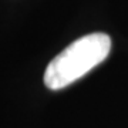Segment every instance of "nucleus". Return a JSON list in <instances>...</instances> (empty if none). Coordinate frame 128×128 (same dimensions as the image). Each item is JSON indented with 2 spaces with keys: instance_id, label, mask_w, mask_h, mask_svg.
Segmentation results:
<instances>
[{
  "instance_id": "obj_1",
  "label": "nucleus",
  "mask_w": 128,
  "mask_h": 128,
  "mask_svg": "<svg viewBox=\"0 0 128 128\" xmlns=\"http://www.w3.org/2000/svg\"><path fill=\"white\" fill-rule=\"evenodd\" d=\"M110 50L111 38L105 33H91L80 37L48 63L44 84L50 90L67 87L102 63Z\"/></svg>"
}]
</instances>
